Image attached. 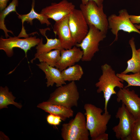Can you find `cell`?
Masks as SVG:
<instances>
[{"label": "cell", "instance_id": "d6986e66", "mask_svg": "<svg viewBox=\"0 0 140 140\" xmlns=\"http://www.w3.org/2000/svg\"><path fill=\"white\" fill-rule=\"evenodd\" d=\"M134 39V38L132 37L129 41L132 50V57L127 61V67L121 73H122L127 74L130 72L134 73L140 71V60L136 48Z\"/></svg>", "mask_w": 140, "mask_h": 140}, {"label": "cell", "instance_id": "d4e9b609", "mask_svg": "<svg viewBox=\"0 0 140 140\" xmlns=\"http://www.w3.org/2000/svg\"><path fill=\"white\" fill-rule=\"evenodd\" d=\"M130 140H140V117L136 119L134 123Z\"/></svg>", "mask_w": 140, "mask_h": 140}, {"label": "cell", "instance_id": "9a60e30c", "mask_svg": "<svg viewBox=\"0 0 140 140\" xmlns=\"http://www.w3.org/2000/svg\"><path fill=\"white\" fill-rule=\"evenodd\" d=\"M36 65L45 74V79H47L46 84L47 87L52 86L54 83L56 84L57 87L66 84L62 78L61 71L58 68L44 62H40Z\"/></svg>", "mask_w": 140, "mask_h": 140}, {"label": "cell", "instance_id": "2e32d148", "mask_svg": "<svg viewBox=\"0 0 140 140\" xmlns=\"http://www.w3.org/2000/svg\"><path fill=\"white\" fill-rule=\"evenodd\" d=\"M48 30H50V28H46L45 29H39L41 34L46 38L47 42L45 44H43V39L42 38L40 39L39 42L36 47V53L34 55V58L31 61L32 63L37 58L40 54L42 53L49 52L53 49L61 50L63 49L59 39L49 38L47 37L46 35V32Z\"/></svg>", "mask_w": 140, "mask_h": 140}, {"label": "cell", "instance_id": "484cf974", "mask_svg": "<svg viewBox=\"0 0 140 140\" xmlns=\"http://www.w3.org/2000/svg\"><path fill=\"white\" fill-rule=\"evenodd\" d=\"M56 115L50 114L46 117L47 122L50 124L54 125L55 121Z\"/></svg>", "mask_w": 140, "mask_h": 140}, {"label": "cell", "instance_id": "cb8c5ba5", "mask_svg": "<svg viewBox=\"0 0 140 140\" xmlns=\"http://www.w3.org/2000/svg\"><path fill=\"white\" fill-rule=\"evenodd\" d=\"M117 76L124 81L127 82V85L125 87L128 88L131 86L140 87V71L130 74L117 73Z\"/></svg>", "mask_w": 140, "mask_h": 140}, {"label": "cell", "instance_id": "4316f807", "mask_svg": "<svg viewBox=\"0 0 140 140\" xmlns=\"http://www.w3.org/2000/svg\"><path fill=\"white\" fill-rule=\"evenodd\" d=\"M129 18L131 22L133 24H140V15H129Z\"/></svg>", "mask_w": 140, "mask_h": 140}, {"label": "cell", "instance_id": "4fadbf2b", "mask_svg": "<svg viewBox=\"0 0 140 140\" xmlns=\"http://www.w3.org/2000/svg\"><path fill=\"white\" fill-rule=\"evenodd\" d=\"M69 15L55 22L53 26V32L58 36L62 47L65 49L71 48L76 44L72 37L69 25Z\"/></svg>", "mask_w": 140, "mask_h": 140}, {"label": "cell", "instance_id": "9c48e42d", "mask_svg": "<svg viewBox=\"0 0 140 140\" xmlns=\"http://www.w3.org/2000/svg\"><path fill=\"white\" fill-rule=\"evenodd\" d=\"M40 39L37 36H31L24 39H20L17 36H9L4 39L1 37L0 38V50L4 51L8 57L13 55V48L18 47L23 50L24 52L25 57H27V51L31 48L37 45L40 41Z\"/></svg>", "mask_w": 140, "mask_h": 140}, {"label": "cell", "instance_id": "83f0119b", "mask_svg": "<svg viewBox=\"0 0 140 140\" xmlns=\"http://www.w3.org/2000/svg\"><path fill=\"white\" fill-rule=\"evenodd\" d=\"M108 135L106 132L102 134L97 136L94 140H108Z\"/></svg>", "mask_w": 140, "mask_h": 140}, {"label": "cell", "instance_id": "6da1fadb", "mask_svg": "<svg viewBox=\"0 0 140 140\" xmlns=\"http://www.w3.org/2000/svg\"><path fill=\"white\" fill-rule=\"evenodd\" d=\"M101 68L102 74L95 85L97 88V93H103L105 100L104 112L107 113H109L107 110L109 101L113 95L117 94L115 88H123L124 87L123 83L124 81L117 76L110 65L105 64L101 66Z\"/></svg>", "mask_w": 140, "mask_h": 140}, {"label": "cell", "instance_id": "5bb4252c", "mask_svg": "<svg viewBox=\"0 0 140 140\" xmlns=\"http://www.w3.org/2000/svg\"><path fill=\"white\" fill-rule=\"evenodd\" d=\"M60 52V59L55 67L61 71L81 60L83 55L82 50L75 46L69 49H63Z\"/></svg>", "mask_w": 140, "mask_h": 140}, {"label": "cell", "instance_id": "f546056e", "mask_svg": "<svg viewBox=\"0 0 140 140\" xmlns=\"http://www.w3.org/2000/svg\"><path fill=\"white\" fill-rule=\"evenodd\" d=\"M9 0H0V10L1 11L6 8L7 3Z\"/></svg>", "mask_w": 140, "mask_h": 140}, {"label": "cell", "instance_id": "e0dca14e", "mask_svg": "<svg viewBox=\"0 0 140 140\" xmlns=\"http://www.w3.org/2000/svg\"><path fill=\"white\" fill-rule=\"evenodd\" d=\"M35 0H32L31 8L30 12L24 15H20L18 13V17L21 19L22 23V27L21 31L18 36L20 37H24L26 38L29 37L23 26V23L25 21L27 23H29L31 25L33 24V20L34 19H37L40 22L41 24H46L48 26L51 24V23L48 20L49 19L46 16L41 13H38L35 11L34 10Z\"/></svg>", "mask_w": 140, "mask_h": 140}, {"label": "cell", "instance_id": "1f68e13d", "mask_svg": "<svg viewBox=\"0 0 140 140\" xmlns=\"http://www.w3.org/2000/svg\"><path fill=\"white\" fill-rule=\"evenodd\" d=\"M137 51L139 58V59L140 60V48L138 49L137 50Z\"/></svg>", "mask_w": 140, "mask_h": 140}, {"label": "cell", "instance_id": "30bf717a", "mask_svg": "<svg viewBox=\"0 0 140 140\" xmlns=\"http://www.w3.org/2000/svg\"><path fill=\"white\" fill-rule=\"evenodd\" d=\"M68 24L72 37L76 43H80L88 33L89 27L80 9H75L71 13Z\"/></svg>", "mask_w": 140, "mask_h": 140}, {"label": "cell", "instance_id": "ba28073f", "mask_svg": "<svg viewBox=\"0 0 140 140\" xmlns=\"http://www.w3.org/2000/svg\"><path fill=\"white\" fill-rule=\"evenodd\" d=\"M118 13V15L112 14L108 18V28L110 29L111 32L115 36L114 40L110 45L117 40L118 32L120 30H122L129 33L136 32L140 35V31L131 21L130 15L127 10L125 9H122L119 11Z\"/></svg>", "mask_w": 140, "mask_h": 140}, {"label": "cell", "instance_id": "603a6c76", "mask_svg": "<svg viewBox=\"0 0 140 140\" xmlns=\"http://www.w3.org/2000/svg\"><path fill=\"white\" fill-rule=\"evenodd\" d=\"M60 50H55L40 54L38 57L40 62H44L52 66H55L60 57Z\"/></svg>", "mask_w": 140, "mask_h": 140}, {"label": "cell", "instance_id": "8fae6325", "mask_svg": "<svg viewBox=\"0 0 140 140\" xmlns=\"http://www.w3.org/2000/svg\"><path fill=\"white\" fill-rule=\"evenodd\" d=\"M116 101L121 102L136 119L140 117V97L134 90L124 87L116 94Z\"/></svg>", "mask_w": 140, "mask_h": 140}, {"label": "cell", "instance_id": "ac0fdd59", "mask_svg": "<svg viewBox=\"0 0 140 140\" xmlns=\"http://www.w3.org/2000/svg\"><path fill=\"white\" fill-rule=\"evenodd\" d=\"M37 107L46 112L59 116L63 121L73 115L74 112L71 108L54 104L48 101L40 103Z\"/></svg>", "mask_w": 140, "mask_h": 140}, {"label": "cell", "instance_id": "5b68a950", "mask_svg": "<svg viewBox=\"0 0 140 140\" xmlns=\"http://www.w3.org/2000/svg\"><path fill=\"white\" fill-rule=\"evenodd\" d=\"M61 135L64 140H88L89 133L84 114L79 112L74 119L63 124Z\"/></svg>", "mask_w": 140, "mask_h": 140}, {"label": "cell", "instance_id": "ffe728a7", "mask_svg": "<svg viewBox=\"0 0 140 140\" xmlns=\"http://www.w3.org/2000/svg\"><path fill=\"white\" fill-rule=\"evenodd\" d=\"M61 74L65 81H75L80 80L83 75V72L81 66L76 64L61 71Z\"/></svg>", "mask_w": 140, "mask_h": 140}, {"label": "cell", "instance_id": "8992f818", "mask_svg": "<svg viewBox=\"0 0 140 140\" xmlns=\"http://www.w3.org/2000/svg\"><path fill=\"white\" fill-rule=\"evenodd\" d=\"M89 30L86 37L80 43L75 46L80 47L83 55L81 60L83 61H91L95 54L99 50L100 43L106 37V34L102 32L93 25L89 26Z\"/></svg>", "mask_w": 140, "mask_h": 140}, {"label": "cell", "instance_id": "7c38bea8", "mask_svg": "<svg viewBox=\"0 0 140 140\" xmlns=\"http://www.w3.org/2000/svg\"><path fill=\"white\" fill-rule=\"evenodd\" d=\"M75 9V6L72 2L62 0L58 3H52L50 5L43 9L40 13L56 22L70 15Z\"/></svg>", "mask_w": 140, "mask_h": 140}, {"label": "cell", "instance_id": "277c9868", "mask_svg": "<svg viewBox=\"0 0 140 140\" xmlns=\"http://www.w3.org/2000/svg\"><path fill=\"white\" fill-rule=\"evenodd\" d=\"M79 7L89 26L93 25L107 34L108 22L103 5L98 6L94 1H90L85 4L81 3Z\"/></svg>", "mask_w": 140, "mask_h": 140}, {"label": "cell", "instance_id": "f1b7e54d", "mask_svg": "<svg viewBox=\"0 0 140 140\" xmlns=\"http://www.w3.org/2000/svg\"><path fill=\"white\" fill-rule=\"evenodd\" d=\"M81 3L83 4H85L90 1H93L95 2L98 6H100L103 5V0H80Z\"/></svg>", "mask_w": 140, "mask_h": 140}, {"label": "cell", "instance_id": "4dcf8cb0", "mask_svg": "<svg viewBox=\"0 0 140 140\" xmlns=\"http://www.w3.org/2000/svg\"><path fill=\"white\" fill-rule=\"evenodd\" d=\"M134 25L136 27L138 30H140V25L137 24H134Z\"/></svg>", "mask_w": 140, "mask_h": 140}, {"label": "cell", "instance_id": "7a4b0ae2", "mask_svg": "<svg viewBox=\"0 0 140 140\" xmlns=\"http://www.w3.org/2000/svg\"><path fill=\"white\" fill-rule=\"evenodd\" d=\"M84 108L87 127L91 139L94 140L100 135L106 132L111 115L109 113L102 114L103 111L101 108L90 103L85 104Z\"/></svg>", "mask_w": 140, "mask_h": 140}, {"label": "cell", "instance_id": "52a82bcc", "mask_svg": "<svg viewBox=\"0 0 140 140\" xmlns=\"http://www.w3.org/2000/svg\"><path fill=\"white\" fill-rule=\"evenodd\" d=\"M115 116L119 119L118 124L112 128L116 138L121 140H130L132 128L136 119L123 103L118 108Z\"/></svg>", "mask_w": 140, "mask_h": 140}, {"label": "cell", "instance_id": "3957f363", "mask_svg": "<svg viewBox=\"0 0 140 140\" xmlns=\"http://www.w3.org/2000/svg\"><path fill=\"white\" fill-rule=\"evenodd\" d=\"M79 94L75 81L57 87L50 95L47 101L68 108L77 107Z\"/></svg>", "mask_w": 140, "mask_h": 140}, {"label": "cell", "instance_id": "7402d4cb", "mask_svg": "<svg viewBox=\"0 0 140 140\" xmlns=\"http://www.w3.org/2000/svg\"><path fill=\"white\" fill-rule=\"evenodd\" d=\"M18 0H12L9 5L5 9L1 11L0 13V29L3 30L4 32L6 38H8L10 36L8 34L9 32L13 34V32L8 30L4 23V20L6 16L10 12H15L17 14L16 11V7L18 5Z\"/></svg>", "mask_w": 140, "mask_h": 140}, {"label": "cell", "instance_id": "44dd1931", "mask_svg": "<svg viewBox=\"0 0 140 140\" xmlns=\"http://www.w3.org/2000/svg\"><path fill=\"white\" fill-rule=\"evenodd\" d=\"M16 99L11 92L9 91L8 87L5 86L0 87V109L8 108L10 104L14 105L17 108L21 109L22 105L19 103L15 101Z\"/></svg>", "mask_w": 140, "mask_h": 140}]
</instances>
